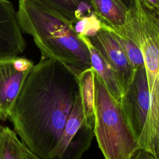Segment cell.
<instances>
[{
  "label": "cell",
  "instance_id": "1",
  "mask_svg": "<svg viewBox=\"0 0 159 159\" xmlns=\"http://www.w3.org/2000/svg\"><path fill=\"white\" fill-rule=\"evenodd\" d=\"M76 73L61 62L41 58L34 65L9 119L23 144L43 159L57 146L80 96Z\"/></svg>",
  "mask_w": 159,
  "mask_h": 159
},
{
  "label": "cell",
  "instance_id": "19",
  "mask_svg": "<svg viewBox=\"0 0 159 159\" xmlns=\"http://www.w3.org/2000/svg\"><path fill=\"white\" fill-rule=\"evenodd\" d=\"M21 159H43L33 152H32L30 150H29L25 145L22 152V155Z\"/></svg>",
  "mask_w": 159,
  "mask_h": 159
},
{
  "label": "cell",
  "instance_id": "16",
  "mask_svg": "<svg viewBox=\"0 0 159 159\" xmlns=\"http://www.w3.org/2000/svg\"><path fill=\"white\" fill-rule=\"evenodd\" d=\"M101 21L93 13L77 21L73 24V29L77 34L90 38L101 29Z\"/></svg>",
  "mask_w": 159,
  "mask_h": 159
},
{
  "label": "cell",
  "instance_id": "3",
  "mask_svg": "<svg viewBox=\"0 0 159 159\" xmlns=\"http://www.w3.org/2000/svg\"><path fill=\"white\" fill-rule=\"evenodd\" d=\"M121 28L143 55L150 96L145 150L159 159V17L134 0Z\"/></svg>",
  "mask_w": 159,
  "mask_h": 159
},
{
  "label": "cell",
  "instance_id": "10",
  "mask_svg": "<svg viewBox=\"0 0 159 159\" xmlns=\"http://www.w3.org/2000/svg\"><path fill=\"white\" fill-rule=\"evenodd\" d=\"M78 35L80 39L84 43L88 50L91 66L94 68L96 73L103 82L113 98L120 103L122 97V91L118 81L109 65L101 53L93 46L88 37Z\"/></svg>",
  "mask_w": 159,
  "mask_h": 159
},
{
  "label": "cell",
  "instance_id": "4",
  "mask_svg": "<svg viewBox=\"0 0 159 159\" xmlns=\"http://www.w3.org/2000/svg\"><path fill=\"white\" fill-rule=\"evenodd\" d=\"M94 133L105 159H128L139 146L130 131L120 104L94 75Z\"/></svg>",
  "mask_w": 159,
  "mask_h": 159
},
{
  "label": "cell",
  "instance_id": "7",
  "mask_svg": "<svg viewBox=\"0 0 159 159\" xmlns=\"http://www.w3.org/2000/svg\"><path fill=\"white\" fill-rule=\"evenodd\" d=\"M34 65L33 61L24 57H0V120L9 119Z\"/></svg>",
  "mask_w": 159,
  "mask_h": 159
},
{
  "label": "cell",
  "instance_id": "20",
  "mask_svg": "<svg viewBox=\"0 0 159 159\" xmlns=\"http://www.w3.org/2000/svg\"><path fill=\"white\" fill-rule=\"evenodd\" d=\"M119 1L124 4V6L128 10L131 9L134 4V0H119Z\"/></svg>",
  "mask_w": 159,
  "mask_h": 159
},
{
  "label": "cell",
  "instance_id": "12",
  "mask_svg": "<svg viewBox=\"0 0 159 159\" xmlns=\"http://www.w3.org/2000/svg\"><path fill=\"white\" fill-rule=\"evenodd\" d=\"M73 24L94 13L90 0H39Z\"/></svg>",
  "mask_w": 159,
  "mask_h": 159
},
{
  "label": "cell",
  "instance_id": "6",
  "mask_svg": "<svg viewBox=\"0 0 159 159\" xmlns=\"http://www.w3.org/2000/svg\"><path fill=\"white\" fill-rule=\"evenodd\" d=\"M94 135V128L86 120L79 96L48 159H81L89 148Z\"/></svg>",
  "mask_w": 159,
  "mask_h": 159
},
{
  "label": "cell",
  "instance_id": "14",
  "mask_svg": "<svg viewBox=\"0 0 159 159\" xmlns=\"http://www.w3.org/2000/svg\"><path fill=\"white\" fill-rule=\"evenodd\" d=\"M103 25L114 35L128 59L135 73L137 70L144 66V60L140 49L124 32L122 29L121 27L119 29H114L104 24H103Z\"/></svg>",
  "mask_w": 159,
  "mask_h": 159
},
{
  "label": "cell",
  "instance_id": "15",
  "mask_svg": "<svg viewBox=\"0 0 159 159\" xmlns=\"http://www.w3.org/2000/svg\"><path fill=\"white\" fill-rule=\"evenodd\" d=\"M24 148L16 132L0 124V159H21Z\"/></svg>",
  "mask_w": 159,
  "mask_h": 159
},
{
  "label": "cell",
  "instance_id": "9",
  "mask_svg": "<svg viewBox=\"0 0 159 159\" xmlns=\"http://www.w3.org/2000/svg\"><path fill=\"white\" fill-rule=\"evenodd\" d=\"M25 48L17 11L9 0H0V57L18 56Z\"/></svg>",
  "mask_w": 159,
  "mask_h": 159
},
{
  "label": "cell",
  "instance_id": "13",
  "mask_svg": "<svg viewBox=\"0 0 159 159\" xmlns=\"http://www.w3.org/2000/svg\"><path fill=\"white\" fill-rule=\"evenodd\" d=\"M94 75L93 67L81 71L77 76L79 84L80 96L86 120L94 128Z\"/></svg>",
  "mask_w": 159,
  "mask_h": 159
},
{
  "label": "cell",
  "instance_id": "8",
  "mask_svg": "<svg viewBox=\"0 0 159 159\" xmlns=\"http://www.w3.org/2000/svg\"><path fill=\"white\" fill-rule=\"evenodd\" d=\"M89 39L93 46L101 53L116 76L123 96L135 75L124 52L112 33L102 23L101 29L97 34Z\"/></svg>",
  "mask_w": 159,
  "mask_h": 159
},
{
  "label": "cell",
  "instance_id": "18",
  "mask_svg": "<svg viewBox=\"0 0 159 159\" xmlns=\"http://www.w3.org/2000/svg\"><path fill=\"white\" fill-rule=\"evenodd\" d=\"M128 159H156L150 153L143 149H138Z\"/></svg>",
  "mask_w": 159,
  "mask_h": 159
},
{
  "label": "cell",
  "instance_id": "11",
  "mask_svg": "<svg viewBox=\"0 0 159 159\" xmlns=\"http://www.w3.org/2000/svg\"><path fill=\"white\" fill-rule=\"evenodd\" d=\"M94 12L103 24L114 29L126 22L128 9L119 0H90Z\"/></svg>",
  "mask_w": 159,
  "mask_h": 159
},
{
  "label": "cell",
  "instance_id": "17",
  "mask_svg": "<svg viewBox=\"0 0 159 159\" xmlns=\"http://www.w3.org/2000/svg\"><path fill=\"white\" fill-rule=\"evenodd\" d=\"M142 1L150 11L159 17V0H142Z\"/></svg>",
  "mask_w": 159,
  "mask_h": 159
},
{
  "label": "cell",
  "instance_id": "2",
  "mask_svg": "<svg viewBox=\"0 0 159 159\" xmlns=\"http://www.w3.org/2000/svg\"><path fill=\"white\" fill-rule=\"evenodd\" d=\"M17 11L21 30L32 37L42 58L58 60L77 75L92 67L72 24L57 12L39 0H19Z\"/></svg>",
  "mask_w": 159,
  "mask_h": 159
},
{
  "label": "cell",
  "instance_id": "5",
  "mask_svg": "<svg viewBox=\"0 0 159 159\" xmlns=\"http://www.w3.org/2000/svg\"><path fill=\"white\" fill-rule=\"evenodd\" d=\"M120 106L139 148L146 150L147 130L150 109V96L145 66L137 70Z\"/></svg>",
  "mask_w": 159,
  "mask_h": 159
}]
</instances>
